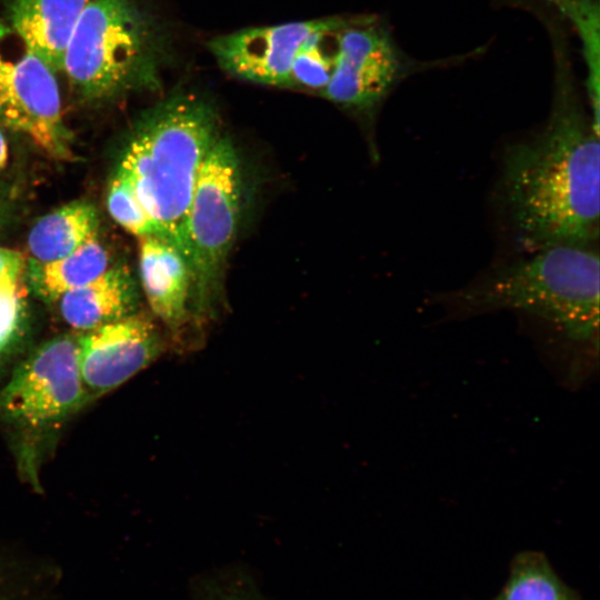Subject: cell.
<instances>
[{
    "mask_svg": "<svg viewBox=\"0 0 600 600\" xmlns=\"http://www.w3.org/2000/svg\"><path fill=\"white\" fill-rule=\"evenodd\" d=\"M549 116L534 133L506 148L497 199L520 254L559 244L598 246L599 132L577 88L558 22Z\"/></svg>",
    "mask_w": 600,
    "mask_h": 600,
    "instance_id": "cell-1",
    "label": "cell"
},
{
    "mask_svg": "<svg viewBox=\"0 0 600 600\" xmlns=\"http://www.w3.org/2000/svg\"><path fill=\"white\" fill-rule=\"evenodd\" d=\"M598 246L559 244L498 267L449 294L458 313L514 310L544 322L563 342V370L582 382L598 364Z\"/></svg>",
    "mask_w": 600,
    "mask_h": 600,
    "instance_id": "cell-2",
    "label": "cell"
},
{
    "mask_svg": "<svg viewBox=\"0 0 600 600\" xmlns=\"http://www.w3.org/2000/svg\"><path fill=\"white\" fill-rule=\"evenodd\" d=\"M219 127L207 98L176 92L142 118L119 167L160 237L187 261L188 210L204 158L221 134Z\"/></svg>",
    "mask_w": 600,
    "mask_h": 600,
    "instance_id": "cell-3",
    "label": "cell"
},
{
    "mask_svg": "<svg viewBox=\"0 0 600 600\" xmlns=\"http://www.w3.org/2000/svg\"><path fill=\"white\" fill-rule=\"evenodd\" d=\"M170 43L139 0H88L68 42L63 69L86 102L158 90Z\"/></svg>",
    "mask_w": 600,
    "mask_h": 600,
    "instance_id": "cell-4",
    "label": "cell"
},
{
    "mask_svg": "<svg viewBox=\"0 0 600 600\" xmlns=\"http://www.w3.org/2000/svg\"><path fill=\"white\" fill-rule=\"evenodd\" d=\"M240 162L231 140L220 134L200 169L187 217L191 309L198 333L216 317L227 259L241 209Z\"/></svg>",
    "mask_w": 600,
    "mask_h": 600,
    "instance_id": "cell-5",
    "label": "cell"
},
{
    "mask_svg": "<svg viewBox=\"0 0 600 600\" xmlns=\"http://www.w3.org/2000/svg\"><path fill=\"white\" fill-rule=\"evenodd\" d=\"M79 331L32 350L0 388V421L17 434L31 460L37 443L90 401L79 362Z\"/></svg>",
    "mask_w": 600,
    "mask_h": 600,
    "instance_id": "cell-6",
    "label": "cell"
},
{
    "mask_svg": "<svg viewBox=\"0 0 600 600\" xmlns=\"http://www.w3.org/2000/svg\"><path fill=\"white\" fill-rule=\"evenodd\" d=\"M0 122L52 159H74L54 71L0 17Z\"/></svg>",
    "mask_w": 600,
    "mask_h": 600,
    "instance_id": "cell-7",
    "label": "cell"
},
{
    "mask_svg": "<svg viewBox=\"0 0 600 600\" xmlns=\"http://www.w3.org/2000/svg\"><path fill=\"white\" fill-rule=\"evenodd\" d=\"M434 64L439 61L422 62L409 57L383 19L349 17L340 32L332 76L320 94L370 116L407 77Z\"/></svg>",
    "mask_w": 600,
    "mask_h": 600,
    "instance_id": "cell-8",
    "label": "cell"
},
{
    "mask_svg": "<svg viewBox=\"0 0 600 600\" xmlns=\"http://www.w3.org/2000/svg\"><path fill=\"white\" fill-rule=\"evenodd\" d=\"M154 321L133 313L79 332L78 362L90 400L116 389L147 368L166 349Z\"/></svg>",
    "mask_w": 600,
    "mask_h": 600,
    "instance_id": "cell-9",
    "label": "cell"
},
{
    "mask_svg": "<svg viewBox=\"0 0 600 600\" xmlns=\"http://www.w3.org/2000/svg\"><path fill=\"white\" fill-rule=\"evenodd\" d=\"M323 19L244 28L208 43L219 67L238 79L287 88L293 59Z\"/></svg>",
    "mask_w": 600,
    "mask_h": 600,
    "instance_id": "cell-10",
    "label": "cell"
},
{
    "mask_svg": "<svg viewBox=\"0 0 600 600\" xmlns=\"http://www.w3.org/2000/svg\"><path fill=\"white\" fill-rule=\"evenodd\" d=\"M139 269L152 313L169 330L177 347L190 349L188 333L198 332L191 309V271L182 252L164 238H139Z\"/></svg>",
    "mask_w": 600,
    "mask_h": 600,
    "instance_id": "cell-11",
    "label": "cell"
},
{
    "mask_svg": "<svg viewBox=\"0 0 600 600\" xmlns=\"http://www.w3.org/2000/svg\"><path fill=\"white\" fill-rule=\"evenodd\" d=\"M88 0H6L9 27L54 72L62 71L73 29Z\"/></svg>",
    "mask_w": 600,
    "mask_h": 600,
    "instance_id": "cell-12",
    "label": "cell"
},
{
    "mask_svg": "<svg viewBox=\"0 0 600 600\" xmlns=\"http://www.w3.org/2000/svg\"><path fill=\"white\" fill-rule=\"evenodd\" d=\"M56 302L63 321L82 332L136 313L138 292L130 271L117 266Z\"/></svg>",
    "mask_w": 600,
    "mask_h": 600,
    "instance_id": "cell-13",
    "label": "cell"
},
{
    "mask_svg": "<svg viewBox=\"0 0 600 600\" xmlns=\"http://www.w3.org/2000/svg\"><path fill=\"white\" fill-rule=\"evenodd\" d=\"M96 207L77 200L41 217L28 236V261L47 263L61 259L98 236Z\"/></svg>",
    "mask_w": 600,
    "mask_h": 600,
    "instance_id": "cell-14",
    "label": "cell"
},
{
    "mask_svg": "<svg viewBox=\"0 0 600 600\" xmlns=\"http://www.w3.org/2000/svg\"><path fill=\"white\" fill-rule=\"evenodd\" d=\"M109 268V254L98 236L72 253L47 263L27 261L26 272L32 292L47 303L96 279Z\"/></svg>",
    "mask_w": 600,
    "mask_h": 600,
    "instance_id": "cell-15",
    "label": "cell"
},
{
    "mask_svg": "<svg viewBox=\"0 0 600 600\" xmlns=\"http://www.w3.org/2000/svg\"><path fill=\"white\" fill-rule=\"evenodd\" d=\"M347 18H324L298 50L289 74L287 88L317 91L327 87L336 63L339 38Z\"/></svg>",
    "mask_w": 600,
    "mask_h": 600,
    "instance_id": "cell-16",
    "label": "cell"
},
{
    "mask_svg": "<svg viewBox=\"0 0 600 600\" xmlns=\"http://www.w3.org/2000/svg\"><path fill=\"white\" fill-rule=\"evenodd\" d=\"M492 600H580L539 551H522L511 561L509 576Z\"/></svg>",
    "mask_w": 600,
    "mask_h": 600,
    "instance_id": "cell-17",
    "label": "cell"
},
{
    "mask_svg": "<svg viewBox=\"0 0 600 600\" xmlns=\"http://www.w3.org/2000/svg\"><path fill=\"white\" fill-rule=\"evenodd\" d=\"M576 28L587 67L586 89L592 117L599 120V0H547Z\"/></svg>",
    "mask_w": 600,
    "mask_h": 600,
    "instance_id": "cell-18",
    "label": "cell"
},
{
    "mask_svg": "<svg viewBox=\"0 0 600 600\" xmlns=\"http://www.w3.org/2000/svg\"><path fill=\"white\" fill-rule=\"evenodd\" d=\"M107 207L112 219L128 232L138 238L160 237L131 182L119 169L109 187Z\"/></svg>",
    "mask_w": 600,
    "mask_h": 600,
    "instance_id": "cell-19",
    "label": "cell"
},
{
    "mask_svg": "<svg viewBox=\"0 0 600 600\" xmlns=\"http://www.w3.org/2000/svg\"><path fill=\"white\" fill-rule=\"evenodd\" d=\"M26 294L0 297V369L21 342L27 321Z\"/></svg>",
    "mask_w": 600,
    "mask_h": 600,
    "instance_id": "cell-20",
    "label": "cell"
},
{
    "mask_svg": "<svg viewBox=\"0 0 600 600\" xmlns=\"http://www.w3.org/2000/svg\"><path fill=\"white\" fill-rule=\"evenodd\" d=\"M27 260L20 251L0 247V297L24 294Z\"/></svg>",
    "mask_w": 600,
    "mask_h": 600,
    "instance_id": "cell-21",
    "label": "cell"
},
{
    "mask_svg": "<svg viewBox=\"0 0 600 600\" xmlns=\"http://www.w3.org/2000/svg\"><path fill=\"white\" fill-rule=\"evenodd\" d=\"M202 600H264L243 579H228L207 587Z\"/></svg>",
    "mask_w": 600,
    "mask_h": 600,
    "instance_id": "cell-22",
    "label": "cell"
},
{
    "mask_svg": "<svg viewBox=\"0 0 600 600\" xmlns=\"http://www.w3.org/2000/svg\"><path fill=\"white\" fill-rule=\"evenodd\" d=\"M9 150L6 137L0 129V171L6 167L8 161Z\"/></svg>",
    "mask_w": 600,
    "mask_h": 600,
    "instance_id": "cell-23",
    "label": "cell"
}]
</instances>
